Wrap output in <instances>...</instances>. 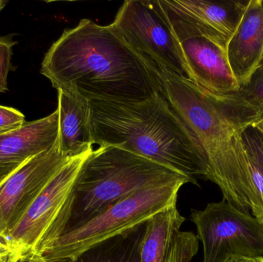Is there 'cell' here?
<instances>
[{"label":"cell","mask_w":263,"mask_h":262,"mask_svg":"<svg viewBox=\"0 0 263 262\" xmlns=\"http://www.w3.org/2000/svg\"><path fill=\"white\" fill-rule=\"evenodd\" d=\"M187 183L198 186L197 180L140 155L114 146L99 147L83 162L76 178L65 209L63 235L139 191Z\"/></svg>","instance_id":"cell-4"},{"label":"cell","mask_w":263,"mask_h":262,"mask_svg":"<svg viewBox=\"0 0 263 262\" xmlns=\"http://www.w3.org/2000/svg\"><path fill=\"white\" fill-rule=\"evenodd\" d=\"M182 10L218 32L230 43L240 21L247 1L173 0Z\"/></svg>","instance_id":"cell-15"},{"label":"cell","mask_w":263,"mask_h":262,"mask_svg":"<svg viewBox=\"0 0 263 262\" xmlns=\"http://www.w3.org/2000/svg\"><path fill=\"white\" fill-rule=\"evenodd\" d=\"M90 152L70 158L8 234L12 249L9 262H36L63 235L65 209L80 168Z\"/></svg>","instance_id":"cell-6"},{"label":"cell","mask_w":263,"mask_h":262,"mask_svg":"<svg viewBox=\"0 0 263 262\" xmlns=\"http://www.w3.org/2000/svg\"><path fill=\"white\" fill-rule=\"evenodd\" d=\"M215 97L244 132L253 127L263 117V61L252 74L248 83L236 92Z\"/></svg>","instance_id":"cell-16"},{"label":"cell","mask_w":263,"mask_h":262,"mask_svg":"<svg viewBox=\"0 0 263 262\" xmlns=\"http://www.w3.org/2000/svg\"><path fill=\"white\" fill-rule=\"evenodd\" d=\"M12 254L10 241L7 237L0 233V262H9Z\"/></svg>","instance_id":"cell-21"},{"label":"cell","mask_w":263,"mask_h":262,"mask_svg":"<svg viewBox=\"0 0 263 262\" xmlns=\"http://www.w3.org/2000/svg\"><path fill=\"white\" fill-rule=\"evenodd\" d=\"M58 91L59 143L68 158L92 152L89 100L72 92Z\"/></svg>","instance_id":"cell-14"},{"label":"cell","mask_w":263,"mask_h":262,"mask_svg":"<svg viewBox=\"0 0 263 262\" xmlns=\"http://www.w3.org/2000/svg\"><path fill=\"white\" fill-rule=\"evenodd\" d=\"M147 223L92 246L73 262H140Z\"/></svg>","instance_id":"cell-17"},{"label":"cell","mask_w":263,"mask_h":262,"mask_svg":"<svg viewBox=\"0 0 263 262\" xmlns=\"http://www.w3.org/2000/svg\"><path fill=\"white\" fill-rule=\"evenodd\" d=\"M36 262H73V261L69 259V258H61V259L39 260V261Z\"/></svg>","instance_id":"cell-24"},{"label":"cell","mask_w":263,"mask_h":262,"mask_svg":"<svg viewBox=\"0 0 263 262\" xmlns=\"http://www.w3.org/2000/svg\"><path fill=\"white\" fill-rule=\"evenodd\" d=\"M40 72L57 90L89 101L139 103L159 92L154 74L112 26L89 18L64 30L45 54Z\"/></svg>","instance_id":"cell-1"},{"label":"cell","mask_w":263,"mask_h":262,"mask_svg":"<svg viewBox=\"0 0 263 262\" xmlns=\"http://www.w3.org/2000/svg\"><path fill=\"white\" fill-rule=\"evenodd\" d=\"M25 123V115L20 111L0 105V136L18 130Z\"/></svg>","instance_id":"cell-20"},{"label":"cell","mask_w":263,"mask_h":262,"mask_svg":"<svg viewBox=\"0 0 263 262\" xmlns=\"http://www.w3.org/2000/svg\"><path fill=\"white\" fill-rule=\"evenodd\" d=\"M262 257L260 258H248L243 256H230L222 262H261Z\"/></svg>","instance_id":"cell-22"},{"label":"cell","mask_w":263,"mask_h":262,"mask_svg":"<svg viewBox=\"0 0 263 262\" xmlns=\"http://www.w3.org/2000/svg\"><path fill=\"white\" fill-rule=\"evenodd\" d=\"M253 129H256L258 132H260L263 135V117L260 120L257 122L254 126H253Z\"/></svg>","instance_id":"cell-23"},{"label":"cell","mask_w":263,"mask_h":262,"mask_svg":"<svg viewBox=\"0 0 263 262\" xmlns=\"http://www.w3.org/2000/svg\"><path fill=\"white\" fill-rule=\"evenodd\" d=\"M59 139V111L0 136V182L26 161L52 149Z\"/></svg>","instance_id":"cell-12"},{"label":"cell","mask_w":263,"mask_h":262,"mask_svg":"<svg viewBox=\"0 0 263 262\" xmlns=\"http://www.w3.org/2000/svg\"><path fill=\"white\" fill-rule=\"evenodd\" d=\"M89 103L94 145L120 148L193 179L207 180L197 141L160 92L139 103Z\"/></svg>","instance_id":"cell-2"},{"label":"cell","mask_w":263,"mask_h":262,"mask_svg":"<svg viewBox=\"0 0 263 262\" xmlns=\"http://www.w3.org/2000/svg\"><path fill=\"white\" fill-rule=\"evenodd\" d=\"M261 262H263V257L262 258V260H261Z\"/></svg>","instance_id":"cell-26"},{"label":"cell","mask_w":263,"mask_h":262,"mask_svg":"<svg viewBox=\"0 0 263 262\" xmlns=\"http://www.w3.org/2000/svg\"><path fill=\"white\" fill-rule=\"evenodd\" d=\"M7 3V1H5V0H0V12H1V11L6 7Z\"/></svg>","instance_id":"cell-25"},{"label":"cell","mask_w":263,"mask_h":262,"mask_svg":"<svg viewBox=\"0 0 263 262\" xmlns=\"http://www.w3.org/2000/svg\"><path fill=\"white\" fill-rule=\"evenodd\" d=\"M17 42L13 39V35H0V93L8 91V75L15 69L12 66V51Z\"/></svg>","instance_id":"cell-18"},{"label":"cell","mask_w":263,"mask_h":262,"mask_svg":"<svg viewBox=\"0 0 263 262\" xmlns=\"http://www.w3.org/2000/svg\"><path fill=\"white\" fill-rule=\"evenodd\" d=\"M262 61H263V58H262ZM262 61H261V62H262Z\"/></svg>","instance_id":"cell-27"},{"label":"cell","mask_w":263,"mask_h":262,"mask_svg":"<svg viewBox=\"0 0 263 262\" xmlns=\"http://www.w3.org/2000/svg\"><path fill=\"white\" fill-rule=\"evenodd\" d=\"M72 158L60 150L59 139L52 149L29 158L0 182V233L7 237L46 185Z\"/></svg>","instance_id":"cell-10"},{"label":"cell","mask_w":263,"mask_h":262,"mask_svg":"<svg viewBox=\"0 0 263 262\" xmlns=\"http://www.w3.org/2000/svg\"><path fill=\"white\" fill-rule=\"evenodd\" d=\"M190 218L203 247V262L263 257L262 223L227 200L209 203L203 210L193 209Z\"/></svg>","instance_id":"cell-9"},{"label":"cell","mask_w":263,"mask_h":262,"mask_svg":"<svg viewBox=\"0 0 263 262\" xmlns=\"http://www.w3.org/2000/svg\"><path fill=\"white\" fill-rule=\"evenodd\" d=\"M243 141L248 156L263 175V135L256 129L249 128L243 132Z\"/></svg>","instance_id":"cell-19"},{"label":"cell","mask_w":263,"mask_h":262,"mask_svg":"<svg viewBox=\"0 0 263 262\" xmlns=\"http://www.w3.org/2000/svg\"><path fill=\"white\" fill-rule=\"evenodd\" d=\"M159 92L185 123L203 154L207 180L224 199L247 214L256 203L244 130L216 97L191 80L168 72L155 75Z\"/></svg>","instance_id":"cell-3"},{"label":"cell","mask_w":263,"mask_h":262,"mask_svg":"<svg viewBox=\"0 0 263 262\" xmlns=\"http://www.w3.org/2000/svg\"><path fill=\"white\" fill-rule=\"evenodd\" d=\"M182 186L152 188L129 195L84 226L60 237L40 260L73 261L92 246L148 223L155 215L176 205Z\"/></svg>","instance_id":"cell-5"},{"label":"cell","mask_w":263,"mask_h":262,"mask_svg":"<svg viewBox=\"0 0 263 262\" xmlns=\"http://www.w3.org/2000/svg\"><path fill=\"white\" fill-rule=\"evenodd\" d=\"M110 25L154 75L168 72L190 79L182 49L158 0H126Z\"/></svg>","instance_id":"cell-7"},{"label":"cell","mask_w":263,"mask_h":262,"mask_svg":"<svg viewBox=\"0 0 263 262\" xmlns=\"http://www.w3.org/2000/svg\"><path fill=\"white\" fill-rule=\"evenodd\" d=\"M227 55L240 87L247 84L263 58V0L247 1Z\"/></svg>","instance_id":"cell-13"},{"label":"cell","mask_w":263,"mask_h":262,"mask_svg":"<svg viewBox=\"0 0 263 262\" xmlns=\"http://www.w3.org/2000/svg\"><path fill=\"white\" fill-rule=\"evenodd\" d=\"M182 49L190 79L215 96L240 88L227 58V51L213 39L212 32L173 0H158Z\"/></svg>","instance_id":"cell-8"},{"label":"cell","mask_w":263,"mask_h":262,"mask_svg":"<svg viewBox=\"0 0 263 262\" xmlns=\"http://www.w3.org/2000/svg\"><path fill=\"white\" fill-rule=\"evenodd\" d=\"M185 221L176 205L148 221L140 262H190L199 251V240L192 232L181 231Z\"/></svg>","instance_id":"cell-11"}]
</instances>
